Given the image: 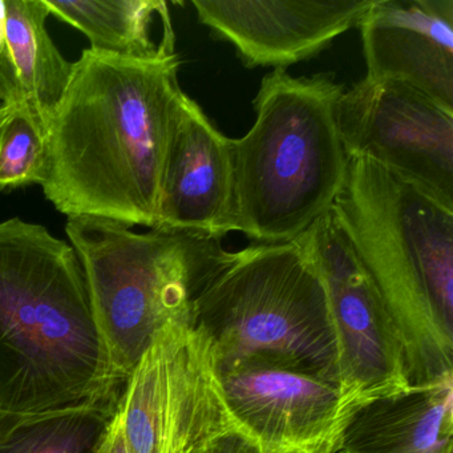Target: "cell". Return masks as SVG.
Wrapping results in <instances>:
<instances>
[{
	"label": "cell",
	"instance_id": "cell-9",
	"mask_svg": "<svg viewBox=\"0 0 453 453\" xmlns=\"http://www.w3.org/2000/svg\"><path fill=\"white\" fill-rule=\"evenodd\" d=\"M294 241L325 282L338 336L342 387L352 405L357 410L410 389L391 318L333 211Z\"/></svg>",
	"mask_w": 453,
	"mask_h": 453
},
{
	"label": "cell",
	"instance_id": "cell-17",
	"mask_svg": "<svg viewBox=\"0 0 453 453\" xmlns=\"http://www.w3.org/2000/svg\"><path fill=\"white\" fill-rule=\"evenodd\" d=\"M120 396L41 412L0 411V453H91Z\"/></svg>",
	"mask_w": 453,
	"mask_h": 453
},
{
	"label": "cell",
	"instance_id": "cell-6",
	"mask_svg": "<svg viewBox=\"0 0 453 453\" xmlns=\"http://www.w3.org/2000/svg\"><path fill=\"white\" fill-rule=\"evenodd\" d=\"M193 325L211 342L217 365L269 357L342 386L327 290L296 241L232 251L196 298Z\"/></svg>",
	"mask_w": 453,
	"mask_h": 453
},
{
	"label": "cell",
	"instance_id": "cell-1",
	"mask_svg": "<svg viewBox=\"0 0 453 453\" xmlns=\"http://www.w3.org/2000/svg\"><path fill=\"white\" fill-rule=\"evenodd\" d=\"M180 65L84 50L47 131L41 187L60 213L155 227Z\"/></svg>",
	"mask_w": 453,
	"mask_h": 453
},
{
	"label": "cell",
	"instance_id": "cell-2",
	"mask_svg": "<svg viewBox=\"0 0 453 453\" xmlns=\"http://www.w3.org/2000/svg\"><path fill=\"white\" fill-rule=\"evenodd\" d=\"M124 386L75 249L42 225L0 221V411L57 410Z\"/></svg>",
	"mask_w": 453,
	"mask_h": 453
},
{
	"label": "cell",
	"instance_id": "cell-19",
	"mask_svg": "<svg viewBox=\"0 0 453 453\" xmlns=\"http://www.w3.org/2000/svg\"><path fill=\"white\" fill-rule=\"evenodd\" d=\"M200 453H262V450L254 440L237 429L214 440Z\"/></svg>",
	"mask_w": 453,
	"mask_h": 453
},
{
	"label": "cell",
	"instance_id": "cell-20",
	"mask_svg": "<svg viewBox=\"0 0 453 453\" xmlns=\"http://www.w3.org/2000/svg\"><path fill=\"white\" fill-rule=\"evenodd\" d=\"M91 453H129L118 412Z\"/></svg>",
	"mask_w": 453,
	"mask_h": 453
},
{
	"label": "cell",
	"instance_id": "cell-16",
	"mask_svg": "<svg viewBox=\"0 0 453 453\" xmlns=\"http://www.w3.org/2000/svg\"><path fill=\"white\" fill-rule=\"evenodd\" d=\"M50 15L78 28L91 50L139 60L177 55L168 4L163 0H43Z\"/></svg>",
	"mask_w": 453,
	"mask_h": 453
},
{
	"label": "cell",
	"instance_id": "cell-15",
	"mask_svg": "<svg viewBox=\"0 0 453 453\" xmlns=\"http://www.w3.org/2000/svg\"><path fill=\"white\" fill-rule=\"evenodd\" d=\"M6 33L0 51V105H25L49 131L62 102L73 63L58 50L47 30L43 0H4Z\"/></svg>",
	"mask_w": 453,
	"mask_h": 453
},
{
	"label": "cell",
	"instance_id": "cell-21",
	"mask_svg": "<svg viewBox=\"0 0 453 453\" xmlns=\"http://www.w3.org/2000/svg\"><path fill=\"white\" fill-rule=\"evenodd\" d=\"M4 33H6V6H4V0H0V51L4 46Z\"/></svg>",
	"mask_w": 453,
	"mask_h": 453
},
{
	"label": "cell",
	"instance_id": "cell-8",
	"mask_svg": "<svg viewBox=\"0 0 453 453\" xmlns=\"http://www.w3.org/2000/svg\"><path fill=\"white\" fill-rule=\"evenodd\" d=\"M336 126L347 157L368 158L453 211V112L410 84L365 78L339 97Z\"/></svg>",
	"mask_w": 453,
	"mask_h": 453
},
{
	"label": "cell",
	"instance_id": "cell-7",
	"mask_svg": "<svg viewBox=\"0 0 453 453\" xmlns=\"http://www.w3.org/2000/svg\"><path fill=\"white\" fill-rule=\"evenodd\" d=\"M118 415L129 453H200L237 431L211 342L192 320L158 333L124 386Z\"/></svg>",
	"mask_w": 453,
	"mask_h": 453
},
{
	"label": "cell",
	"instance_id": "cell-3",
	"mask_svg": "<svg viewBox=\"0 0 453 453\" xmlns=\"http://www.w3.org/2000/svg\"><path fill=\"white\" fill-rule=\"evenodd\" d=\"M331 211L391 318L410 387L453 375V211L349 157Z\"/></svg>",
	"mask_w": 453,
	"mask_h": 453
},
{
	"label": "cell",
	"instance_id": "cell-5",
	"mask_svg": "<svg viewBox=\"0 0 453 453\" xmlns=\"http://www.w3.org/2000/svg\"><path fill=\"white\" fill-rule=\"evenodd\" d=\"M65 233L86 274L111 365L124 383L164 327L193 322L196 298L232 254L222 238L165 229L136 233L89 217L67 219Z\"/></svg>",
	"mask_w": 453,
	"mask_h": 453
},
{
	"label": "cell",
	"instance_id": "cell-22",
	"mask_svg": "<svg viewBox=\"0 0 453 453\" xmlns=\"http://www.w3.org/2000/svg\"><path fill=\"white\" fill-rule=\"evenodd\" d=\"M447 453H453V447H450L449 449L447 450Z\"/></svg>",
	"mask_w": 453,
	"mask_h": 453
},
{
	"label": "cell",
	"instance_id": "cell-12",
	"mask_svg": "<svg viewBox=\"0 0 453 453\" xmlns=\"http://www.w3.org/2000/svg\"><path fill=\"white\" fill-rule=\"evenodd\" d=\"M153 229L219 238L235 232L232 139L185 92L172 120Z\"/></svg>",
	"mask_w": 453,
	"mask_h": 453
},
{
	"label": "cell",
	"instance_id": "cell-14",
	"mask_svg": "<svg viewBox=\"0 0 453 453\" xmlns=\"http://www.w3.org/2000/svg\"><path fill=\"white\" fill-rule=\"evenodd\" d=\"M453 375L354 411L336 453H447L453 447Z\"/></svg>",
	"mask_w": 453,
	"mask_h": 453
},
{
	"label": "cell",
	"instance_id": "cell-10",
	"mask_svg": "<svg viewBox=\"0 0 453 453\" xmlns=\"http://www.w3.org/2000/svg\"><path fill=\"white\" fill-rule=\"evenodd\" d=\"M238 431L262 453H336L357 408L339 384L269 357L217 365Z\"/></svg>",
	"mask_w": 453,
	"mask_h": 453
},
{
	"label": "cell",
	"instance_id": "cell-11",
	"mask_svg": "<svg viewBox=\"0 0 453 453\" xmlns=\"http://www.w3.org/2000/svg\"><path fill=\"white\" fill-rule=\"evenodd\" d=\"M375 0H193L198 19L248 68L286 70L359 27Z\"/></svg>",
	"mask_w": 453,
	"mask_h": 453
},
{
	"label": "cell",
	"instance_id": "cell-18",
	"mask_svg": "<svg viewBox=\"0 0 453 453\" xmlns=\"http://www.w3.org/2000/svg\"><path fill=\"white\" fill-rule=\"evenodd\" d=\"M47 129L25 105H0V190L43 182Z\"/></svg>",
	"mask_w": 453,
	"mask_h": 453
},
{
	"label": "cell",
	"instance_id": "cell-13",
	"mask_svg": "<svg viewBox=\"0 0 453 453\" xmlns=\"http://www.w3.org/2000/svg\"><path fill=\"white\" fill-rule=\"evenodd\" d=\"M359 28L365 78L410 84L453 112V0H375Z\"/></svg>",
	"mask_w": 453,
	"mask_h": 453
},
{
	"label": "cell",
	"instance_id": "cell-4",
	"mask_svg": "<svg viewBox=\"0 0 453 453\" xmlns=\"http://www.w3.org/2000/svg\"><path fill=\"white\" fill-rule=\"evenodd\" d=\"M344 87L330 73L273 70L250 131L232 139L234 226L254 243L291 242L333 209L349 157L336 126Z\"/></svg>",
	"mask_w": 453,
	"mask_h": 453
}]
</instances>
